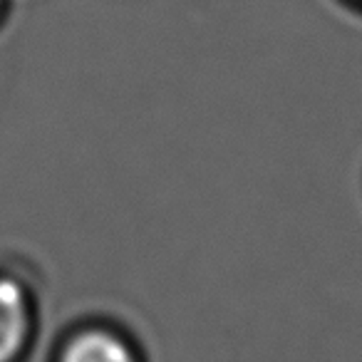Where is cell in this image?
<instances>
[{
	"instance_id": "obj_2",
	"label": "cell",
	"mask_w": 362,
	"mask_h": 362,
	"mask_svg": "<svg viewBox=\"0 0 362 362\" xmlns=\"http://www.w3.org/2000/svg\"><path fill=\"white\" fill-rule=\"evenodd\" d=\"M35 340V303L18 278L0 276V362H23Z\"/></svg>"
},
{
	"instance_id": "obj_1",
	"label": "cell",
	"mask_w": 362,
	"mask_h": 362,
	"mask_svg": "<svg viewBox=\"0 0 362 362\" xmlns=\"http://www.w3.org/2000/svg\"><path fill=\"white\" fill-rule=\"evenodd\" d=\"M50 362H146V355L117 322L85 320L55 342Z\"/></svg>"
}]
</instances>
